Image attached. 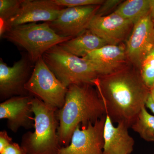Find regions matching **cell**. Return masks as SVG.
<instances>
[{
  "instance_id": "obj_1",
  "label": "cell",
  "mask_w": 154,
  "mask_h": 154,
  "mask_svg": "<svg viewBox=\"0 0 154 154\" xmlns=\"http://www.w3.org/2000/svg\"><path fill=\"white\" fill-rule=\"evenodd\" d=\"M113 122L134 123L150 95L140 69L128 64L117 71L101 76L94 82Z\"/></svg>"
},
{
  "instance_id": "obj_2",
  "label": "cell",
  "mask_w": 154,
  "mask_h": 154,
  "mask_svg": "<svg viewBox=\"0 0 154 154\" xmlns=\"http://www.w3.org/2000/svg\"><path fill=\"white\" fill-rule=\"evenodd\" d=\"M57 134L61 147L69 145L79 125L95 123L106 115L105 105L93 84L72 85L68 88L63 107L57 113Z\"/></svg>"
},
{
  "instance_id": "obj_3",
  "label": "cell",
  "mask_w": 154,
  "mask_h": 154,
  "mask_svg": "<svg viewBox=\"0 0 154 154\" xmlns=\"http://www.w3.org/2000/svg\"><path fill=\"white\" fill-rule=\"evenodd\" d=\"M31 102L34 131L23 135L21 146L28 154H55L61 147L57 134L58 109L36 97Z\"/></svg>"
},
{
  "instance_id": "obj_4",
  "label": "cell",
  "mask_w": 154,
  "mask_h": 154,
  "mask_svg": "<svg viewBox=\"0 0 154 154\" xmlns=\"http://www.w3.org/2000/svg\"><path fill=\"white\" fill-rule=\"evenodd\" d=\"M42 59L50 69L65 87L90 84L101 76L96 66L84 58L69 53L59 45L47 51Z\"/></svg>"
},
{
  "instance_id": "obj_5",
  "label": "cell",
  "mask_w": 154,
  "mask_h": 154,
  "mask_svg": "<svg viewBox=\"0 0 154 154\" xmlns=\"http://www.w3.org/2000/svg\"><path fill=\"white\" fill-rule=\"evenodd\" d=\"M1 37L24 48L30 61L34 63L48 50L72 38L58 35L47 22L12 27Z\"/></svg>"
},
{
  "instance_id": "obj_6",
  "label": "cell",
  "mask_w": 154,
  "mask_h": 154,
  "mask_svg": "<svg viewBox=\"0 0 154 154\" xmlns=\"http://www.w3.org/2000/svg\"><path fill=\"white\" fill-rule=\"evenodd\" d=\"M25 89L30 95L57 109L63 107L68 90L50 69L42 57L34 64Z\"/></svg>"
},
{
  "instance_id": "obj_7",
  "label": "cell",
  "mask_w": 154,
  "mask_h": 154,
  "mask_svg": "<svg viewBox=\"0 0 154 154\" xmlns=\"http://www.w3.org/2000/svg\"><path fill=\"white\" fill-rule=\"evenodd\" d=\"M65 8L58 5L54 0H23L17 14L1 25L0 35L9 28L18 25L52 22Z\"/></svg>"
},
{
  "instance_id": "obj_8",
  "label": "cell",
  "mask_w": 154,
  "mask_h": 154,
  "mask_svg": "<svg viewBox=\"0 0 154 154\" xmlns=\"http://www.w3.org/2000/svg\"><path fill=\"white\" fill-rule=\"evenodd\" d=\"M105 118L106 115L95 123L78 126L69 145L61 147L55 154H102Z\"/></svg>"
},
{
  "instance_id": "obj_9",
  "label": "cell",
  "mask_w": 154,
  "mask_h": 154,
  "mask_svg": "<svg viewBox=\"0 0 154 154\" xmlns=\"http://www.w3.org/2000/svg\"><path fill=\"white\" fill-rule=\"evenodd\" d=\"M28 54L23 56L12 66L0 60V98L6 100L17 96H30L25 86L33 70ZM32 96V95H31Z\"/></svg>"
},
{
  "instance_id": "obj_10",
  "label": "cell",
  "mask_w": 154,
  "mask_h": 154,
  "mask_svg": "<svg viewBox=\"0 0 154 154\" xmlns=\"http://www.w3.org/2000/svg\"><path fill=\"white\" fill-rule=\"evenodd\" d=\"M100 6L65 8L56 19L48 23L58 35L73 38L88 29Z\"/></svg>"
},
{
  "instance_id": "obj_11",
  "label": "cell",
  "mask_w": 154,
  "mask_h": 154,
  "mask_svg": "<svg viewBox=\"0 0 154 154\" xmlns=\"http://www.w3.org/2000/svg\"><path fill=\"white\" fill-rule=\"evenodd\" d=\"M125 47L128 61L139 69L144 59L154 48V23L150 14L134 25Z\"/></svg>"
},
{
  "instance_id": "obj_12",
  "label": "cell",
  "mask_w": 154,
  "mask_h": 154,
  "mask_svg": "<svg viewBox=\"0 0 154 154\" xmlns=\"http://www.w3.org/2000/svg\"><path fill=\"white\" fill-rule=\"evenodd\" d=\"M134 24L115 12L105 16L95 15L88 29L106 42L119 45L123 43L130 35Z\"/></svg>"
},
{
  "instance_id": "obj_13",
  "label": "cell",
  "mask_w": 154,
  "mask_h": 154,
  "mask_svg": "<svg viewBox=\"0 0 154 154\" xmlns=\"http://www.w3.org/2000/svg\"><path fill=\"white\" fill-rule=\"evenodd\" d=\"M33 96L11 97L0 104V119L7 120V126L17 133L21 128L29 129L33 128V113L31 100Z\"/></svg>"
},
{
  "instance_id": "obj_14",
  "label": "cell",
  "mask_w": 154,
  "mask_h": 154,
  "mask_svg": "<svg viewBox=\"0 0 154 154\" xmlns=\"http://www.w3.org/2000/svg\"><path fill=\"white\" fill-rule=\"evenodd\" d=\"M84 58L96 66L101 76L115 72L130 63L123 43L107 45L90 53Z\"/></svg>"
},
{
  "instance_id": "obj_15",
  "label": "cell",
  "mask_w": 154,
  "mask_h": 154,
  "mask_svg": "<svg viewBox=\"0 0 154 154\" xmlns=\"http://www.w3.org/2000/svg\"><path fill=\"white\" fill-rule=\"evenodd\" d=\"M113 123L109 116L106 115L102 154H131L133 151L134 141L128 133L129 127L122 123L115 126Z\"/></svg>"
},
{
  "instance_id": "obj_16",
  "label": "cell",
  "mask_w": 154,
  "mask_h": 154,
  "mask_svg": "<svg viewBox=\"0 0 154 154\" xmlns=\"http://www.w3.org/2000/svg\"><path fill=\"white\" fill-rule=\"evenodd\" d=\"M107 45L102 38L87 29L79 36L59 45L69 53L84 58L90 53Z\"/></svg>"
},
{
  "instance_id": "obj_17",
  "label": "cell",
  "mask_w": 154,
  "mask_h": 154,
  "mask_svg": "<svg viewBox=\"0 0 154 154\" xmlns=\"http://www.w3.org/2000/svg\"><path fill=\"white\" fill-rule=\"evenodd\" d=\"M150 2V0L123 1L114 12L134 25L149 14Z\"/></svg>"
},
{
  "instance_id": "obj_18",
  "label": "cell",
  "mask_w": 154,
  "mask_h": 154,
  "mask_svg": "<svg viewBox=\"0 0 154 154\" xmlns=\"http://www.w3.org/2000/svg\"><path fill=\"white\" fill-rule=\"evenodd\" d=\"M131 128L144 140L154 142V115L143 107Z\"/></svg>"
},
{
  "instance_id": "obj_19",
  "label": "cell",
  "mask_w": 154,
  "mask_h": 154,
  "mask_svg": "<svg viewBox=\"0 0 154 154\" xmlns=\"http://www.w3.org/2000/svg\"><path fill=\"white\" fill-rule=\"evenodd\" d=\"M139 69L144 82L150 91L154 87V48L144 59Z\"/></svg>"
},
{
  "instance_id": "obj_20",
  "label": "cell",
  "mask_w": 154,
  "mask_h": 154,
  "mask_svg": "<svg viewBox=\"0 0 154 154\" xmlns=\"http://www.w3.org/2000/svg\"><path fill=\"white\" fill-rule=\"evenodd\" d=\"M23 1V0H0L1 24L5 23L17 14Z\"/></svg>"
},
{
  "instance_id": "obj_21",
  "label": "cell",
  "mask_w": 154,
  "mask_h": 154,
  "mask_svg": "<svg viewBox=\"0 0 154 154\" xmlns=\"http://www.w3.org/2000/svg\"><path fill=\"white\" fill-rule=\"evenodd\" d=\"M57 5L66 8L102 5L105 0H54Z\"/></svg>"
},
{
  "instance_id": "obj_22",
  "label": "cell",
  "mask_w": 154,
  "mask_h": 154,
  "mask_svg": "<svg viewBox=\"0 0 154 154\" xmlns=\"http://www.w3.org/2000/svg\"><path fill=\"white\" fill-rule=\"evenodd\" d=\"M123 1L120 0H105L97 11L96 15L97 16H105L110 14V12L114 9L116 10Z\"/></svg>"
},
{
  "instance_id": "obj_23",
  "label": "cell",
  "mask_w": 154,
  "mask_h": 154,
  "mask_svg": "<svg viewBox=\"0 0 154 154\" xmlns=\"http://www.w3.org/2000/svg\"><path fill=\"white\" fill-rule=\"evenodd\" d=\"M0 154H28L22 146L13 142L11 144Z\"/></svg>"
},
{
  "instance_id": "obj_24",
  "label": "cell",
  "mask_w": 154,
  "mask_h": 154,
  "mask_svg": "<svg viewBox=\"0 0 154 154\" xmlns=\"http://www.w3.org/2000/svg\"><path fill=\"white\" fill-rule=\"evenodd\" d=\"M13 139L9 136L5 130L0 132V153L2 152L11 144L13 143Z\"/></svg>"
},
{
  "instance_id": "obj_25",
  "label": "cell",
  "mask_w": 154,
  "mask_h": 154,
  "mask_svg": "<svg viewBox=\"0 0 154 154\" xmlns=\"http://www.w3.org/2000/svg\"><path fill=\"white\" fill-rule=\"evenodd\" d=\"M145 106L146 107H147L154 114V102L152 99L151 96L150 94L146 102Z\"/></svg>"
},
{
  "instance_id": "obj_26",
  "label": "cell",
  "mask_w": 154,
  "mask_h": 154,
  "mask_svg": "<svg viewBox=\"0 0 154 154\" xmlns=\"http://www.w3.org/2000/svg\"><path fill=\"white\" fill-rule=\"evenodd\" d=\"M149 14L152 20L154 23V0H150Z\"/></svg>"
},
{
  "instance_id": "obj_27",
  "label": "cell",
  "mask_w": 154,
  "mask_h": 154,
  "mask_svg": "<svg viewBox=\"0 0 154 154\" xmlns=\"http://www.w3.org/2000/svg\"><path fill=\"white\" fill-rule=\"evenodd\" d=\"M150 94L152 99L154 102V87L150 91Z\"/></svg>"
}]
</instances>
